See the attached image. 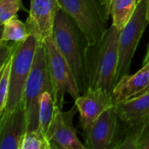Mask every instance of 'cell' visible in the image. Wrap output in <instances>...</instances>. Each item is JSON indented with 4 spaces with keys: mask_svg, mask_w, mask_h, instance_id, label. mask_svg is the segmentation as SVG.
<instances>
[{
    "mask_svg": "<svg viewBox=\"0 0 149 149\" xmlns=\"http://www.w3.org/2000/svg\"><path fill=\"white\" fill-rule=\"evenodd\" d=\"M55 101L53 94L50 92H45L39 102V127L46 133L54 114Z\"/></svg>",
    "mask_w": 149,
    "mask_h": 149,
    "instance_id": "cell-17",
    "label": "cell"
},
{
    "mask_svg": "<svg viewBox=\"0 0 149 149\" xmlns=\"http://www.w3.org/2000/svg\"><path fill=\"white\" fill-rule=\"evenodd\" d=\"M138 3V0H110L112 24L119 31H122L134 16Z\"/></svg>",
    "mask_w": 149,
    "mask_h": 149,
    "instance_id": "cell-15",
    "label": "cell"
},
{
    "mask_svg": "<svg viewBox=\"0 0 149 149\" xmlns=\"http://www.w3.org/2000/svg\"><path fill=\"white\" fill-rule=\"evenodd\" d=\"M85 34L88 45L99 42L107 31L110 0H58Z\"/></svg>",
    "mask_w": 149,
    "mask_h": 149,
    "instance_id": "cell-3",
    "label": "cell"
},
{
    "mask_svg": "<svg viewBox=\"0 0 149 149\" xmlns=\"http://www.w3.org/2000/svg\"><path fill=\"white\" fill-rule=\"evenodd\" d=\"M27 131L26 110L22 100L12 111L1 113L0 148L21 149L23 139Z\"/></svg>",
    "mask_w": 149,
    "mask_h": 149,
    "instance_id": "cell-10",
    "label": "cell"
},
{
    "mask_svg": "<svg viewBox=\"0 0 149 149\" xmlns=\"http://www.w3.org/2000/svg\"><path fill=\"white\" fill-rule=\"evenodd\" d=\"M148 24L149 20L147 18L146 13V0H142L138 3L131 20L120 33L115 86L124 76L128 74L138 44Z\"/></svg>",
    "mask_w": 149,
    "mask_h": 149,
    "instance_id": "cell-7",
    "label": "cell"
},
{
    "mask_svg": "<svg viewBox=\"0 0 149 149\" xmlns=\"http://www.w3.org/2000/svg\"><path fill=\"white\" fill-rule=\"evenodd\" d=\"M114 109L124 128L148 126L149 90L114 104Z\"/></svg>",
    "mask_w": 149,
    "mask_h": 149,
    "instance_id": "cell-13",
    "label": "cell"
},
{
    "mask_svg": "<svg viewBox=\"0 0 149 149\" xmlns=\"http://www.w3.org/2000/svg\"><path fill=\"white\" fill-rule=\"evenodd\" d=\"M3 29L1 41L23 42L30 35L26 24L23 23L20 19H18L17 15L6 21L3 24Z\"/></svg>",
    "mask_w": 149,
    "mask_h": 149,
    "instance_id": "cell-16",
    "label": "cell"
},
{
    "mask_svg": "<svg viewBox=\"0 0 149 149\" xmlns=\"http://www.w3.org/2000/svg\"><path fill=\"white\" fill-rule=\"evenodd\" d=\"M136 149H149V125L139 140Z\"/></svg>",
    "mask_w": 149,
    "mask_h": 149,
    "instance_id": "cell-22",
    "label": "cell"
},
{
    "mask_svg": "<svg viewBox=\"0 0 149 149\" xmlns=\"http://www.w3.org/2000/svg\"><path fill=\"white\" fill-rule=\"evenodd\" d=\"M45 92H50L54 94L53 84L48 67L46 49L44 43L40 42L36 50L32 68L23 96L27 115L28 131L36 130L40 127L39 102Z\"/></svg>",
    "mask_w": 149,
    "mask_h": 149,
    "instance_id": "cell-4",
    "label": "cell"
},
{
    "mask_svg": "<svg viewBox=\"0 0 149 149\" xmlns=\"http://www.w3.org/2000/svg\"><path fill=\"white\" fill-rule=\"evenodd\" d=\"M24 8L22 0H0V24L3 25L6 21L17 15V12Z\"/></svg>",
    "mask_w": 149,
    "mask_h": 149,
    "instance_id": "cell-20",
    "label": "cell"
},
{
    "mask_svg": "<svg viewBox=\"0 0 149 149\" xmlns=\"http://www.w3.org/2000/svg\"><path fill=\"white\" fill-rule=\"evenodd\" d=\"M142 0H138V3H140V2H141Z\"/></svg>",
    "mask_w": 149,
    "mask_h": 149,
    "instance_id": "cell-25",
    "label": "cell"
},
{
    "mask_svg": "<svg viewBox=\"0 0 149 149\" xmlns=\"http://www.w3.org/2000/svg\"><path fill=\"white\" fill-rule=\"evenodd\" d=\"M149 90V87H148V90H147V91H148ZM147 91H146V92H147ZM144 93H145V92H144Z\"/></svg>",
    "mask_w": 149,
    "mask_h": 149,
    "instance_id": "cell-26",
    "label": "cell"
},
{
    "mask_svg": "<svg viewBox=\"0 0 149 149\" xmlns=\"http://www.w3.org/2000/svg\"><path fill=\"white\" fill-rule=\"evenodd\" d=\"M149 87V61L134 75L124 76L114 86L113 98L114 104L127 100L146 92Z\"/></svg>",
    "mask_w": 149,
    "mask_h": 149,
    "instance_id": "cell-14",
    "label": "cell"
},
{
    "mask_svg": "<svg viewBox=\"0 0 149 149\" xmlns=\"http://www.w3.org/2000/svg\"><path fill=\"white\" fill-rule=\"evenodd\" d=\"M77 112L79 110L76 105L65 112L58 107H55L52 120L45 133L52 148H86L79 140L73 126V118Z\"/></svg>",
    "mask_w": 149,
    "mask_h": 149,
    "instance_id": "cell-9",
    "label": "cell"
},
{
    "mask_svg": "<svg viewBox=\"0 0 149 149\" xmlns=\"http://www.w3.org/2000/svg\"><path fill=\"white\" fill-rule=\"evenodd\" d=\"M53 39L75 76L80 94L87 91L85 73V51L86 38L74 19L60 9L56 15L52 31Z\"/></svg>",
    "mask_w": 149,
    "mask_h": 149,
    "instance_id": "cell-2",
    "label": "cell"
},
{
    "mask_svg": "<svg viewBox=\"0 0 149 149\" xmlns=\"http://www.w3.org/2000/svg\"><path fill=\"white\" fill-rule=\"evenodd\" d=\"M149 61V44H148V50H147V54H146V56H145V58H144V60H143V65L144 64H146L147 62H148Z\"/></svg>",
    "mask_w": 149,
    "mask_h": 149,
    "instance_id": "cell-23",
    "label": "cell"
},
{
    "mask_svg": "<svg viewBox=\"0 0 149 149\" xmlns=\"http://www.w3.org/2000/svg\"><path fill=\"white\" fill-rule=\"evenodd\" d=\"M40 42L42 41L36 35L30 34L24 41L20 43L15 52L10 69V90L3 112L12 111L23 100L25 85L32 68L37 47Z\"/></svg>",
    "mask_w": 149,
    "mask_h": 149,
    "instance_id": "cell-5",
    "label": "cell"
},
{
    "mask_svg": "<svg viewBox=\"0 0 149 149\" xmlns=\"http://www.w3.org/2000/svg\"><path fill=\"white\" fill-rule=\"evenodd\" d=\"M120 33V31L112 24L99 42L87 45L84 58L87 90L101 88L113 93L118 67Z\"/></svg>",
    "mask_w": 149,
    "mask_h": 149,
    "instance_id": "cell-1",
    "label": "cell"
},
{
    "mask_svg": "<svg viewBox=\"0 0 149 149\" xmlns=\"http://www.w3.org/2000/svg\"><path fill=\"white\" fill-rule=\"evenodd\" d=\"M12 58L9 59L2 67H0V114L5 109L8 93L10 90Z\"/></svg>",
    "mask_w": 149,
    "mask_h": 149,
    "instance_id": "cell-19",
    "label": "cell"
},
{
    "mask_svg": "<svg viewBox=\"0 0 149 149\" xmlns=\"http://www.w3.org/2000/svg\"><path fill=\"white\" fill-rule=\"evenodd\" d=\"M21 42L0 41V67L10 59Z\"/></svg>",
    "mask_w": 149,
    "mask_h": 149,
    "instance_id": "cell-21",
    "label": "cell"
},
{
    "mask_svg": "<svg viewBox=\"0 0 149 149\" xmlns=\"http://www.w3.org/2000/svg\"><path fill=\"white\" fill-rule=\"evenodd\" d=\"M43 43L46 49L48 67L53 84L55 105L63 109L65 93L70 94L74 100L80 96L78 84L68 62L59 52L52 34Z\"/></svg>",
    "mask_w": 149,
    "mask_h": 149,
    "instance_id": "cell-6",
    "label": "cell"
},
{
    "mask_svg": "<svg viewBox=\"0 0 149 149\" xmlns=\"http://www.w3.org/2000/svg\"><path fill=\"white\" fill-rule=\"evenodd\" d=\"M60 9L58 0H31L29 17L25 22L29 34L36 35L42 42L51 36Z\"/></svg>",
    "mask_w": 149,
    "mask_h": 149,
    "instance_id": "cell-11",
    "label": "cell"
},
{
    "mask_svg": "<svg viewBox=\"0 0 149 149\" xmlns=\"http://www.w3.org/2000/svg\"><path fill=\"white\" fill-rule=\"evenodd\" d=\"M52 148V144L41 127L36 130L27 131L21 144V149Z\"/></svg>",
    "mask_w": 149,
    "mask_h": 149,
    "instance_id": "cell-18",
    "label": "cell"
},
{
    "mask_svg": "<svg viewBox=\"0 0 149 149\" xmlns=\"http://www.w3.org/2000/svg\"><path fill=\"white\" fill-rule=\"evenodd\" d=\"M120 121L114 107L105 111L87 128L86 135V148H116L120 136Z\"/></svg>",
    "mask_w": 149,
    "mask_h": 149,
    "instance_id": "cell-8",
    "label": "cell"
},
{
    "mask_svg": "<svg viewBox=\"0 0 149 149\" xmlns=\"http://www.w3.org/2000/svg\"><path fill=\"white\" fill-rule=\"evenodd\" d=\"M82 129L87 128L105 111L114 107L113 94L104 89H88L76 100Z\"/></svg>",
    "mask_w": 149,
    "mask_h": 149,
    "instance_id": "cell-12",
    "label": "cell"
},
{
    "mask_svg": "<svg viewBox=\"0 0 149 149\" xmlns=\"http://www.w3.org/2000/svg\"><path fill=\"white\" fill-rule=\"evenodd\" d=\"M146 13L147 18L149 20V0H146Z\"/></svg>",
    "mask_w": 149,
    "mask_h": 149,
    "instance_id": "cell-24",
    "label": "cell"
}]
</instances>
